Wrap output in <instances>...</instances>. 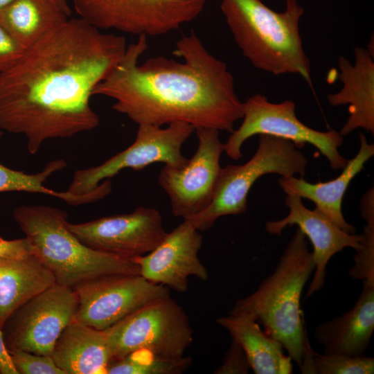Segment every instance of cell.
<instances>
[{
  "label": "cell",
  "mask_w": 374,
  "mask_h": 374,
  "mask_svg": "<svg viewBox=\"0 0 374 374\" xmlns=\"http://www.w3.org/2000/svg\"><path fill=\"white\" fill-rule=\"evenodd\" d=\"M127 46L123 35L69 18L0 73V127L24 135L30 154L47 140L95 129L90 98Z\"/></svg>",
  "instance_id": "obj_1"
},
{
  "label": "cell",
  "mask_w": 374,
  "mask_h": 374,
  "mask_svg": "<svg viewBox=\"0 0 374 374\" xmlns=\"http://www.w3.org/2000/svg\"><path fill=\"white\" fill-rule=\"evenodd\" d=\"M147 36H138L109 74L94 89L114 100L112 109L139 125L163 126L186 123L195 130L232 133L242 118V102L226 62L206 49L193 30L177 42L173 55L146 60Z\"/></svg>",
  "instance_id": "obj_2"
},
{
  "label": "cell",
  "mask_w": 374,
  "mask_h": 374,
  "mask_svg": "<svg viewBox=\"0 0 374 374\" xmlns=\"http://www.w3.org/2000/svg\"><path fill=\"white\" fill-rule=\"evenodd\" d=\"M308 238L296 228L273 272L251 294L238 299L229 314H245L278 340L302 373L308 371L312 348L305 328L301 298L314 271Z\"/></svg>",
  "instance_id": "obj_3"
},
{
  "label": "cell",
  "mask_w": 374,
  "mask_h": 374,
  "mask_svg": "<svg viewBox=\"0 0 374 374\" xmlns=\"http://www.w3.org/2000/svg\"><path fill=\"white\" fill-rule=\"evenodd\" d=\"M220 9L235 42L254 67L274 75L297 74L312 86L299 31L304 8L297 0H286L280 12L260 0H222Z\"/></svg>",
  "instance_id": "obj_4"
},
{
  "label": "cell",
  "mask_w": 374,
  "mask_h": 374,
  "mask_svg": "<svg viewBox=\"0 0 374 374\" xmlns=\"http://www.w3.org/2000/svg\"><path fill=\"white\" fill-rule=\"evenodd\" d=\"M12 217L24 232L33 254L58 284L73 287L88 279L112 274H140L133 258L90 248L68 228V214L46 205H22Z\"/></svg>",
  "instance_id": "obj_5"
},
{
  "label": "cell",
  "mask_w": 374,
  "mask_h": 374,
  "mask_svg": "<svg viewBox=\"0 0 374 374\" xmlns=\"http://www.w3.org/2000/svg\"><path fill=\"white\" fill-rule=\"evenodd\" d=\"M307 164L305 156L291 141L260 134L253 157L243 164L222 168L209 206L185 220L199 231H204L220 217L243 214L247 210L248 193L258 179L271 173L303 177Z\"/></svg>",
  "instance_id": "obj_6"
},
{
  "label": "cell",
  "mask_w": 374,
  "mask_h": 374,
  "mask_svg": "<svg viewBox=\"0 0 374 374\" xmlns=\"http://www.w3.org/2000/svg\"><path fill=\"white\" fill-rule=\"evenodd\" d=\"M104 332L112 361L140 350L179 357L193 341L188 317L170 296L142 306Z\"/></svg>",
  "instance_id": "obj_7"
},
{
  "label": "cell",
  "mask_w": 374,
  "mask_h": 374,
  "mask_svg": "<svg viewBox=\"0 0 374 374\" xmlns=\"http://www.w3.org/2000/svg\"><path fill=\"white\" fill-rule=\"evenodd\" d=\"M242 122L224 143V152L233 160L242 158L243 143L251 136L266 134L290 140L298 148L306 143L319 150L329 161L332 170L343 169L348 159L339 152L344 136L332 129L327 132L314 130L296 116L295 103L286 100L271 103L262 94L256 93L242 103Z\"/></svg>",
  "instance_id": "obj_8"
},
{
  "label": "cell",
  "mask_w": 374,
  "mask_h": 374,
  "mask_svg": "<svg viewBox=\"0 0 374 374\" xmlns=\"http://www.w3.org/2000/svg\"><path fill=\"white\" fill-rule=\"evenodd\" d=\"M69 1V0H68ZM79 17L104 31L160 36L196 19L206 0H69Z\"/></svg>",
  "instance_id": "obj_9"
},
{
  "label": "cell",
  "mask_w": 374,
  "mask_h": 374,
  "mask_svg": "<svg viewBox=\"0 0 374 374\" xmlns=\"http://www.w3.org/2000/svg\"><path fill=\"white\" fill-rule=\"evenodd\" d=\"M195 131L192 125L183 122L172 123L166 127L139 125L131 145L100 165L75 171L66 191L75 195L89 193L102 181L125 168L141 170L156 162L180 168L188 161L181 147Z\"/></svg>",
  "instance_id": "obj_10"
},
{
  "label": "cell",
  "mask_w": 374,
  "mask_h": 374,
  "mask_svg": "<svg viewBox=\"0 0 374 374\" xmlns=\"http://www.w3.org/2000/svg\"><path fill=\"white\" fill-rule=\"evenodd\" d=\"M78 299L73 287L55 283L16 310L1 330L8 349L51 355L64 329L75 321Z\"/></svg>",
  "instance_id": "obj_11"
},
{
  "label": "cell",
  "mask_w": 374,
  "mask_h": 374,
  "mask_svg": "<svg viewBox=\"0 0 374 374\" xmlns=\"http://www.w3.org/2000/svg\"><path fill=\"white\" fill-rule=\"evenodd\" d=\"M73 288L78 299L75 321L99 330L153 301L170 296L168 287L132 274L102 275Z\"/></svg>",
  "instance_id": "obj_12"
},
{
  "label": "cell",
  "mask_w": 374,
  "mask_h": 374,
  "mask_svg": "<svg viewBox=\"0 0 374 374\" xmlns=\"http://www.w3.org/2000/svg\"><path fill=\"white\" fill-rule=\"evenodd\" d=\"M195 132L198 145L194 155L180 168L165 165L157 179L169 197L172 215L184 220L201 213L212 202L225 148L219 130L204 127Z\"/></svg>",
  "instance_id": "obj_13"
},
{
  "label": "cell",
  "mask_w": 374,
  "mask_h": 374,
  "mask_svg": "<svg viewBox=\"0 0 374 374\" xmlns=\"http://www.w3.org/2000/svg\"><path fill=\"white\" fill-rule=\"evenodd\" d=\"M67 226L87 247L128 258L150 253L167 233L159 211L143 206L130 213L105 216L83 223L68 222Z\"/></svg>",
  "instance_id": "obj_14"
},
{
  "label": "cell",
  "mask_w": 374,
  "mask_h": 374,
  "mask_svg": "<svg viewBox=\"0 0 374 374\" xmlns=\"http://www.w3.org/2000/svg\"><path fill=\"white\" fill-rule=\"evenodd\" d=\"M203 238L198 230L184 220L150 253L132 258L140 275L180 293L187 291L188 278H208L207 269L198 258Z\"/></svg>",
  "instance_id": "obj_15"
},
{
  "label": "cell",
  "mask_w": 374,
  "mask_h": 374,
  "mask_svg": "<svg viewBox=\"0 0 374 374\" xmlns=\"http://www.w3.org/2000/svg\"><path fill=\"white\" fill-rule=\"evenodd\" d=\"M285 204L289 208L287 215L279 220L267 221L265 230L269 234L280 235L286 227L296 225L310 241L314 271L305 294L308 299L323 287L330 258L346 247L359 250L362 237L344 231L317 208H308L297 195H287Z\"/></svg>",
  "instance_id": "obj_16"
},
{
  "label": "cell",
  "mask_w": 374,
  "mask_h": 374,
  "mask_svg": "<svg viewBox=\"0 0 374 374\" xmlns=\"http://www.w3.org/2000/svg\"><path fill=\"white\" fill-rule=\"evenodd\" d=\"M355 62L341 56L338 60L339 77L342 88L328 94V103L333 106L348 105V118L340 130L347 136L363 129L374 134V55L368 49L354 48Z\"/></svg>",
  "instance_id": "obj_17"
},
{
  "label": "cell",
  "mask_w": 374,
  "mask_h": 374,
  "mask_svg": "<svg viewBox=\"0 0 374 374\" xmlns=\"http://www.w3.org/2000/svg\"><path fill=\"white\" fill-rule=\"evenodd\" d=\"M359 148L356 155L348 160L341 173L335 179L312 184L303 177H280L278 181L287 195H294L313 202L316 208L344 231L355 233V227L348 223L342 213V201L345 193L355 177L364 168V164L374 155V144L369 143L364 133H359Z\"/></svg>",
  "instance_id": "obj_18"
},
{
  "label": "cell",
  "mask_w": 374,
  "mask_h": 374,
  "mask_svg": "<svg viewBox=\"0 0 374 374\" xmlns=\"http://www.w3.org/2000/svg\"><path fill=\"white\" fill-rule=\"evenodd\" d=\"M374 331V283L363 281V289L348 311L318 325L315 339L326 354L364 355Z\"/></svg>",
  "instance_id": "obj_19"
},
{
  "label": "cell",
  "mask_w": 374,
  "mask_h": 374,
  "mask_svg": "<svg viewBox=\"0 0 374 374\" xmlns=\"http://www.w3.org/2000/svg\"><path fill=\"white\" fill-rule=\"evenodd\" d=\"M51 356L64 374H106L112 361L104 330L76 321L62 332Z\"/></svg>",
  "instance_id": "obj_20"
},
{
  "label": "cell",
  "mask_w": 374,
  "mask_h": 374,
  "mask_svg": "<svg viewBox=\"0 0 374 374\" xmlns=\"http://www.w3.org/2000/svg\"><path fill=\"white\" fill-rule=\"evenodd\" d=\"M216 322L225 328L244 350L255 374H291L292 359L282 344L262 330L258 322L245 314H229Z\"/></svg>",
  "instance_id": "obj_21"
},
{
  "label": "cell",
  "mask_w": 374,
  "mask_h": 374,
  "mask_svg": "<svg viewBox=\"0 0 374 374\" xmlns=\"http://www.w3.org/2000/svg\"><path fill=\"white\" fill-rule=\"evenodd\" d=\"M33 255L0 258V328L19 307L55 283Z\"/></svg>",
  "instance_id": "obj_22"
},
{
  "label": "cell",
  "mask_w": 374,
  "mask_h": 374,
  "mask_svg": "<svg viewBox=\"0 0 374 374\" xmlns=\"http://www.w3.org/2000/svg\"><path fill=\"white\" fill-rule=\"evenodd\" d=\"M68 19L53 0H13L0 12V24L24 48Z\"/></svg>",
  "instance_id": "obj_23"
},
{
  "label": "cell",
  "mask_w": 374,
  "mask_h": 374,
  "mask_svg": "<svg viewBox=\"0 0 374 374\" xmlns=\"http://www.w3.org/2000/svg\"><path fill=\"white\" fill-rule=\"evenodd\" d=\"M192 364L190 357H166L140 350L111 361L106 374H181Z\"/></svg>",
  "instance_id": "obj_24"
},
{
  "label": "cell",
  "mask_w": 374,
  "mask_h": 374,
  "mask_svg": "<svg viewBox=\"0 0 374 374\" xmlns=\"http://www.w3.org/2000/svg\"><path fill=\"white\" fill-rule=\"evenodd\" d=\"M66 166V162L64 159H54L49 161L42 171L35 174H27L0 163V193L19 191L40 193L56 197L69 204L71 195L66 190L55 191L44 186L45 182L53 174L64 169Z\"/></svg>",
  "instance_id": "obj_25"
},
{
  "label": "cell",
  "mask_w": 374,
  "mask_h": 374,
  "mask_svg": "<svg viewBox=\"0 0 374 374\" xmlns=\"http://www.w3.org/2000/svg\"><path fill=\"white\" fill-rule=\"evenodd\" d=\"M361 217L366 224L360 234L361 248L354 256V265L348 271L353 278L374 283V189L363 194L359 204Z\"/></svg>",
  "instance_id": "obj_26"
},
{
  "label": "cell",
  "mask_w": 374,
  "mask_h": 374,
  "mask_svg": "<svg viewBox=\"0 0 374 374\" xmlns=\"http://www.w3.org/2000/svg\"><path fill=\"white\" fill-rule=\"evenodd\" d=\"M374 358L365 355L349 356L340 354H319L314 350L311 357V373L373 374Z\"/></svg>",
  "instance_id": "obj_27"
},
{
  "label": "cell",
  "mask_w": 374,
  "mask_h": 374,
  "mask_svg": "<svg viewBox=\"0 0 374 374\" xmlns=\"http://www.w3.org/2000/svg\"><path fill=\"white\" fill-rule=\"evenodd\" d=\"M11 361L18 374H64L51 355L8 349Z\"/></svg>",
  "instance_id": "obj_28"
},
{
  "label": "cell",
  "mask_w": 374,
  "mask_h": 374,
  "mask_svg": "<svg viewBox=\"0 0 374 374\" xmlns=\"http://www.w3.org/2000/svg\"><path fill=\"white\" fill-rule=\"evenodd\" d=\"M251 369L242 348L233 339L226 351L222 362L214 371L215 374H247Z\"/></svg>",
  "instance_id": "obj_29"
},
{
  "label": "cell",
  "mask_w": 374,
  "mask_h": 374,
  "mask_svg": "<svg viewBox=\"0 0 374 374\" xmlns=\"http://www.w3.org/2000/svg\"><path fill=\"white\" fill-rule=\"evenodd\" d=\"M25 50L0 24V73L12 67Z\"/></svg>",
  "instance_id": "obj_30"
},
{
  "label": "cell",
  "mask_w": 374,
  "mask_h": 374,
  "mask_svg": "<svg viewBox=\"0 0 374 374\" xmlns=\"http://www.w3.org/2000/svg\"><path fill=\"white\" fill-rule=\"evenodd\" d=\"M33 254L28 239L24 238L6 240L0 238V258H15Z\"/></svg>",
  "instance_id": "obj_31"
},
{
  "label": "cell",
  "mask_w": 374,
  "mask_h": 374,
  "mask_svg": "<svg viewBox=\"0 0 374 374\" xmlns=\"http://www.w3.org/2000/svg\"><path fill=\"white\" fill-rule=\"evenodd\" d=\"M0 373L18 374L6 346L2 330L0 328Z\"/></svg>",
  "instance_id": "obj_32"
},
{
  "label": "cell",
  "mask_w": 374,
  "mask_h": 374,
  "mask_svg": "<svg viewBox=\"0 0 374 374\" xmlns=\"http://www.w3.org/2000/svg\"><path fill=\"white\" fill-rule=\"evenodd\" d=\"M58 6L69 17L71 13V8L68 4V0H53Z\"/></svg>",
  "instance_id": "obj_33"
},
{
  "label": "cell",
  "mask_w": 374,
  "mask_h": 374,
  "mask_svg": "<svg viewBox=\"0 0 374 374\" xmlns=\"http://www.w3.org/2000/svg\"><path fill=\"white\" fill-rule=\"evenodd\" d=\"M13 0H0V12L8 6Z\"/></svg>",
  "instance_id": "obj_34"
},
{
  "label": "cell",
  "mask_w": 374,
  "mask_h": 374,
  "mask_svg": "<svg viewBox=\"0 0 374 374\" xmlns=\"http://www.w3.org/2000/svg\"><path fill=\"white\" fill-rule=\"evenodd\" d=\"M1 134H2V133H1V132H0V139H1Z\"/></svg>",
  "instance_id": "obj_35"
}]
</instances>
